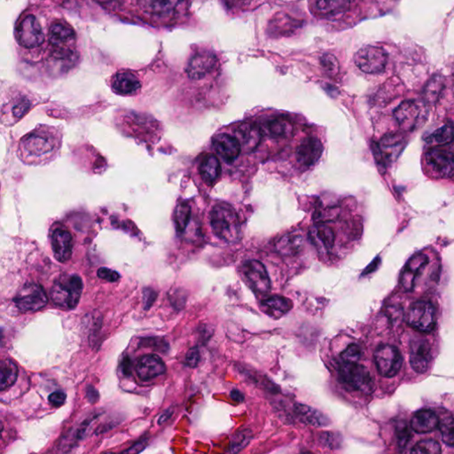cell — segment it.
Returning a JSON list of instances; mask_svg holds the SVG:
<instances>
[{"label":"cell","mask_w":454,"mask_h":454,"mask_svg":"<svg viewBox=\"0 0 454 454\" xmlns=\"http://www.w3.org/2000/svg\"><path fill=\"white\" fill-rule=\"evenodd\" d=\"M218 62V58L212 52H198L191 58L186 68L187 74L190 78L199 80L215 70Z\"/></svg>","instance_id":"8fae6325"},{"label":"cell","mask_w":454,"mask_h":454,"mask_svg":"<svg viewBox=\"0 0 454 454\" xmlns=\"http://www.w3.org/2000/svg\"><path fill=\"white\" fill-rule=\"evenodd\" d=\"M173 411L172 410H168L166 411V412L163 413V416L160 417L159 422H158V424L161 425L163 423H166L167 420H169L170 416H172L173 414Z\"/></svg>","instance_id":"db71d44e"},{"label":"cell","mask_w":454,"mask_h":454,"mask_svg":"<svg viewBox=\"0 0 454 454\" xmlns=\"http://www.w3.org/2000/svg\"><path fill=\"white\" fill-rule=\"evenodd\" d=\"M200 361V353L199 349L193 347L190 349L186 355V364L191 368L198 367Z\"/></svg>","instance_id":"f6af8a7d"},{"label":"cell","mask_w":454,"mask_h":454,"mask_svg":"<svg viewBox=\"0 0 454 454\" xmlns=\"http://www.w3.org/2000/svg\"><path fill=\"white\" fill-rule=\"evenodd\" d=\"M51 246L54 258L59 262H68L71 258L72 252H73V237L68 230L55 229L52 233Z\"/></svg>","instance_id":"5bb4252c"},{"label":"cell","mask_w":454,"mask_h":454,"mask_svg":"<svg viewBox=\"0 0 454 454\" xmlns=\"http://www.w3.org/2000/svg\"><path fill=\"white\" fill-rule=\"evenodd\" d=\"M454 139V129L452 124H446L443 127L435 131L427 138V143L434 145H446L452 142Z\"/></svg>","instance_id":"e575fe53"},{"label":"cell","mask_w":454,"mask_h":454,"mask_svg":"<svg viewBox=\"0 0 454 454\" xmlns=\"http://www.w3.org/2000/svg\"><path fill=\"white\" fill-rule=\"evenodd\" d=\"M140 87L139 79L130 72H120L115 75L112 80V89L115 93L124 96L136 94Z\"/></svg>","instance_id":"44dd1931"},{"label":"cell","mask_w":454,"mask_h":454,"mask_svg":"<svg viewBox=\"0 0 454 454\" xmlns=\"http://www.w3.org/2000/svg\"><path fill=\"white\" fill-rule=\"evenodd\" d=\"M261 306L265 308V314L272 317L279 318L292 310L293 302L291 299L282 295H274L263 300Z\"/></svg>","instance_id":"484cf974"},{"label":"cell","mask_w":454,"mask_h":454,"mask_svg":"<svg viewBox=\"0 0 454 454\" xmlns=\"http://www.w3.org/2000/svg\"><path fill=\"white\" fill-rule=\"evenodd\" d=\"M191 218V208L189 204L180 203L177 207L175 212V223L177 229L179 232L185 231L187 225L190 221Z\"/></svg>","instance_id":"8d00e7d4"},{"label":"cell","mask_w":454,"mask_h":454,"mask_svg":"<svg viewBox=\"0 0 454 454\" xmlns=\"http://www.w3.org/2000/svg\"><path fill=\"white\" fill-rule=\"evenodd\" d=\"M314 237L317 240V243L323 247L325 251H330L333 249L335 241V235L333 229L327 225H318L315 226Z\"/></svg>","instance_id":"d6a6232c"},{"label":"cell","mask_w":454,"mask_h":454,"mask_svg":"<svg viewBox=\"0 0 454 454\" xmlns=\"http://www.w3.org/2000/svg\"><path fill=\"white\" fill-rule=\"evenodd\" d=\"M439 425V417L430 410L418 411L411 420V426L417 433L430 432V431L436 430Z\"/></svg>","instance_id":"cb8c5ba5"},{"label":"cell","mask_w":454,"mask_h":454,"mask_svg":"<svg viewBox=\"0 0 454 454\" xmlns=\"http://www.w3.org/2000/svg\"><path fill=\"white\" fill-rule=\"evenodd\" d=\"M378 264H379V258L374 260V261L372 263V264L369 266H368V268L366 270H365L363 274L364 275L368 274H370V272H374V270L377 268Z\"/></svg>","instance_id":"f5cc1de1"},{"label":"cell","mask_w":454,"mask_h":454,"mask_svg":"<svg viewBox=\"0 0 454 454\" xmlns=\"http://www.w3.org/2000/svg\"><path fill=\"white\" fill-rule=\"evenodd\" d=\"M87 397L90 400L91 403L96 402L98 399V394L97 390L94 389L93 386H89L87 388Z\"/></svg>","instance_id":"681fc988"},{"label":"cell","mask_w":454,"mask_h":454,"mask_svg":"<svg viewBox=\"0 0 454 454\" xmlns=\"http://www.w3.org/2000/svg\"><path fill=\"white\" fill-rule=\"evenodd\" d=\"M243 272L256 291L265 294L271 289V279L268 270L261 262L258 260L247 261L243 265Z\"/></svg>","instance_id":"4fadbf2b"},{"label":"cell","mask_w":454,"mask_h":454,"mask_svg":"<svg viewBox=\"0 0 454 454\" xmlns=\"http://www.w3.org/2000/svg\"><path fill=\"white\" fill-rule=\"evenodd\" d=\"M31 107V101L29 98L25 96L16 98L11 106L9 108V111L6 114V117L11 119L12 122H17L24 117L28 113L29 108Z\"/></svg>","instance_id":"836d02e7"},{"label":"cell","mask_w":454,"mask_h":454,"mask_svg":"<svg viewBox=\"0 0 454 454\" xmlns=\"http://www.w3.org/2000/svg\"><path fill=\"white\" fill-rule=\"evenodd\" d=\"M323 153V145L316 137H307L299 145L297 154V160L302 166L311 167L314 166Z\"/></svg>","instance_id":"9a60e30c"},{"label":"cell","mask_w":454,"mask_h":454,"mask_svg":"<svg viewBox=\"0 0 454 454\" xmlns=\"http://www.w3.org/2000/svg\"><path fill=\"white\" fill-rule=\"evenodd\" d=\"M122 368H123L124 374H126V376L131 374V362L129 358H124V360L123 361V365H122Z\"/></svg>","instance_id":"816d5d0a"},{"label":"cell","mask_w":454,"mask_h":454,"mask_svg":"<svg viewBox=\"0 0 454 454\" xmlns=\"http://www.w3.org/2000/svg\"><path fill=\"white\" fill-rule=\"evenodd\" d=\"M321 64L323 70L329 75H335L339 71V64L337 59L332 54H325L322 56Z\"/></svg>","instance_id":"60d3db41"},{"label":"cell","mask_w":454,"mask_h":454,"mask_svg":"<svg viewBox=\"0 0 454 454\" xmlns=\"http://www.w3.org/2000/svg\"><path fill=\"white\" fill-rule=\"evenodd\" d=\"M75 32L68 25L56 22L49 29V41L55 47H64L74 41Z\"/></svg>","instance_id":"f1b7e54d"},{"label":"cell","mask_w":454,"mask_h":454,"mask_svg":"<svg viewBox=\"0 0 454 454\" xmlns=\"http://www.w3.org/2000/svg\"><path fill=\"white\" fill-rule=\"evenodd\" d=\"M97 275L98 278L105 279L108 282H117L120 279V274L117 272L106 268L98 269Z\"/></svg>","instance_id":"ee69618b"},{"label":"cell","mask_w":454,"mask_h":454,"mask_svg":"<svg viewBox=\"0 0 454 454\" xmlns=\"http://www.w3.org/2000/svg\"><path fill=\"white\" fill-rule=\"evenodd\" d=\"M315 5L320 14L335 15L347 11L350 0H315Z\"/></svg>","instance_id":"4dcf8cb0"},{"label":"cell","mask_w":454,"mask_h":454,"mask_svg":"<svg viewBox=\"0 0 454 454\" xmlns=\"http://www.w3.org/2000/svg\"><path fill=\"white\" fill-rule=\"evenodd\" d=\"M182 0H138V4L143 11L150 15L170 14Z\"/></svg>","instance_id":"4316f807"},{"label":"cell","mask_w":454,"mask_h":454,"mask_svg":"<svg viewBox=\"0 0 454 454\" xmlns=\"http://www.w3.org/2000/svg\"><path fill=\"white\" fill-rule=\"evenodd\" d=\"M166 367L157 355H146L138 361L136 372L142 381H149L166 373Z\"/></svg>","instance_id":"ac0fdd59"},{"label":"cell","mask_w":454,"mask_h":454,"mask_svg":"<svg viewBox=\"0 0 454 454\" xmlns=\"http://www.w3.org/2000/svg\"><path fill=\"white\" fill-rule=\"evenodd\" d=\"M304 245V237L300 233L294 232L282 236L276 243V249L279 254L292 256L300 253Z\"/></svg>","instance_id":"d4e9b609"},{"label":"cell","mask_w":454,"mask_h":454,"mask_svg":"<svg viewBox=\"0 0 454 454\" xmlns=\"http://www.w3.org/2000/svg\"><path fill=\"white\" fill-rule=\"evenodd\" d=\"M407 321L416 330L430 333L436 327L435 308L430 302H414L408 311Z\"/></svg>","instance_id":"8992f818"},{"label":"cell","mask_w":454,"mask_h":454,"mask_svg":"<svg viewBox=\"0 0 454 454\" xmlns=\"http://www.w3.org/2000/svg\"><path fill=\"white\" fill-rule=\"evenodd\" d=\"M374 360L378 372L384 377H393L402 367L403 358L399 349L393 345L383 344L374 353Z\"/></svg>","instance_id":"ba28073f"},{"label":"cell","mask_w":454,"mask_h":454,"mask_svg":"<svg viewBox=\"0 0 454 454\" xmlns=\"http://www.w3.org/2000/svg\"><path fill=\"white\" fill-rule=\"evenodd\" d=\"M427 264H429V258L423 253L414 255L409 259L400 276V284L406 291H413L418 276Z\"/></svg>","instance_id":"e0dca14e"},{"label":"cell","mask_w":454,"mask_h":454,"mask_svg":"<svg viewBox=\"0 0 454 454\" xmlns=\"http://www.w3.org/2000/svg\"><path fill=\"white\" fill-rule=\"evenodd\" d=\"M14 302L16 307L22 312H32L41 310L47 305L48 298L44 288L38 283L29 282L22 286L16 294Z\"/></svg>","instance_id":"5b68a950"},{"label":"cell","mask_w":454,"mask_h":454,"mask_svg":"<svg viewBox=\"0 0 454 454\" xmlns=\"http://www.w3.org/2000/svg\"><path fill=\"white\" fill-rule=\"evenodd\" d=\"M295 416L302 423L312 427H325L330 423V420L323 413L304 404H297L294 407Z\"/></svg>","instance_id":"7402d4cb"},{"label":"cell","mask_w":454,"mask_h":454,"mask_svg":"<svg viewBox=\"0 0 454 454\" xmlns=\"http://www.w3.org/2000/svg\"><path fill=\"white\" fill-rule=\"evenodd\" d=\"M441 89H442V81L440 78H434L427 85L426 89V98L430 102H434L437 100L440 94Z\"/></svg>","instance_id":"b9f144b4"},{"label":"cell","mask_w":454,"mask_h":454,"mask_svg":"<svg viewBox=\"0 0 454 454\" xmlns=\"http://www.w3.org/2000/svg\"><path fill=\"white\" fill-rule=\"evenodd\" d=\"M431 360L430 346L427 340L414 341L411 344L410 364L418 374H423L427 370Z\"/></svg>","instance_id":"d6986e66"},{"label":"cell","mask_w":454,"mask_h":454,"mask_svg":"<svg viewBox=\"0 0 454 454\" xmlns=\"http://www.w3.org/2000/svg\"><path fill=\"white\" fill-rule=\"evenodd\" d=\"M252 432L251 430H245L237 432L232 437L230 442V452L233 453L241 452L251 442Z\"/></svg>","instance_id":"d590c367"},{"label":"cell","mask_w":454,"mask_h":454,"mask_svg":"<svg viewBox=\"0 0 454 454\" xmlns=\"http://www.w3.org/2000/svg\"><path fill=\"white\" fill-rule=\"evenodd\" d=\"M411 452L413 453L439 454L441 446L435 440H423L417 443Z\"/></svg>","instance_id":"f35d334b"},{"label":"cell","mask_w":454,"mask_h":454,"mask_svg":"<svg viewBox=\"0 0 454 454\" xmlns=\"http://www.w3.org/2000/svg\"><path fill=\"white\" fill-rule=\"evenodd\" d=\"M0 390L4 391L8 388L12 387L17 381L19 370L17 366L10 360H6L1 362L0 367Z\"/></svg>","instance_id":"1f68e13d"},{"label":"cell","mask_w":454,"mask_h":454,"mask_svg":"<svg viewBox=\"0 0 454 454\" xmlns=\"http://www.w3.org/2000/svg\"><path fill=\"white\" fill-rule=\"evenodd\" d=\"M268 133L274 139H288L294 133V127L284 117H276L266 124Z\"/></svg>","instance_id":"f546056e"},{"label":"cell","mask_w":454,"mask_h":454,"mask_svg":"<svg viewBox=\"0 0 454 454\" xmlns=\"http://www.w3.org/2000/svg\"><path fill=\"white\" fill-rule=\"evenodd\" d=\"M16 38L22 47L34 49L41 47L45 41V36L35 16L28 15L22 20L16 29Z\"/></svg>","instance_id":"9c48e42d"},{"label":"cell","mask_w":454,"mask_h":454,"mask_svg":"<svg viewBox=\"0 0 454 454\" xmlns=\"http://www.w3.org/2000/svg\"><path fill=\"white\" fill-rule=\"evenodd\" d=\"M426 164L434 175L441 179L454 176V156L446 150L433 149L427 151Z\"/></svg>","instance_id":"30bf717a"},{"label":"cell","mask_w":454,"mask_h":454,"mask_svg":"<svg viewBox=\"0 0 454 454\" xmlns=\"http://www.w3.org/2000/svg\"><path fill=\"white\" fill-rule=\"evenodd\" d=\"M339 379L351 390L369 395L376 389L369 370L358 362H344L338 370Z\"/></svg>","instance_id":"277c9868"},{"label":"cell","mask_w":454,"mask_h":454,"mask_svg":"<svg viewBox=\"0 0 454 454\" xmlns=\"http://www.w3.org/2000/svg\"><path fill=\"white\" fill-rule=\"evenodd\" d=\"M362 355L361 349L357 344H351L341 354L344 362H358Z\"/></svg>","instance_id":"7bdbcfd3"},{"label":"cell","mask_w":454,"mask_h":454,"mask_svg":"<svg viewBox=\"0 0 454 454\" xmlns=\"http://www.w3.org/2000/svg\"><path fill=\"white\" fill-rule=\"evenodd\" d=\"M157 293L152 288H145L143 291V306L145 310H149L156 301Z\"/></svg>","instance_id":"bcb514c9"},{"label":"cell","mask_w":454,"mask_h":454,"mask_svg":"<svg viewBox=\"0 0 454 454\" xmlns=\"http://www.w3.org/2000/svg\"><path fill=\"white\" fill-rule=\"evenodd\" d=\"M230 396H231L232 400L236 401V402L238 403H241L243 400H244V396H243L241 391L238 390H232L231 393H230Z\"/></svg>","instance_id":"f907efd6"},{"label":"cell","mask_w":454,"mask_h":454,"mask_svg":"<svg viewBox=\"0 0 454 454\" xmlns=\"http://www.w3.org/2000/svg\"><path fill=\"white\" fill-rule=\"evenodd\" d=\"M235 138L241 144L242 151L252 152L261 142L262 131L256 124H243L237 128Z\"/></svg>","instance_id":"ffe728a7"},{"label":"cell","mask_w":454,"mask_h":454,"mask_svg":"<svg viewBox=\"0 0 454 454\" xmlns=\"http://www.w3.org/2000/svg\"><path fill=\"white\" fill-rule=\"evenodd\" d=\"M212 145L216 152L227 163L235 162L242 152L241 144L229 134L219 133L213 138Z\"/></svg>","instance_id":"2e32d148"},{"label":"cell","mask_w":454,"mask_h":454,"mask_svg":"<svg viewBox=\"0 0 454 454\" xmlns=\"http://www.w3.org/2000/svg\"><path fill=\"white\" fill-rule=\"evenodd\" d=\"M320 442L327 448L337 449L341 446V435L334 432H322L320 436Z\"/></svg>","instance_id":"ab89813d"},{"label":"cell","mask_w":454,"mask_h":454,"mask_svg":"<svg viewBox=\"0 0 454 454\" xmlns=\"http://www.w3.org/2000/svg\"><path fill=\"white\" fill-rule=\"evenodd\" d=\"M372 149H373L374 159H376V163L378 168H379L380 172L384 173L385 163L386 162H385L383 154H381L379 145L373 143V145H372Z\"/></svg>","instance_id":"7dc6e473"},{"label":"cell","mask_w":454,"mask_h":454,"mask_svg":"<svg viewBox=\"0 0 454 454\" xmlns=\"http://www.w3.org/2000/svg\"><path fill=\"white\" fill-rule=\"evenodd\" d=\"M66 394L64 393H61V391H57V393H54L49 396V402H50L52 406L54 407H61L62 404H64L66 401Z\"/></svg>","instance_id":"c3c4849f"},{"label":"cell","mask_w":454,"mask_h":454,"mask_svg":"<svg viewBox=\"0 0 454 454\" xmlns=\"http://www.w3.org/2000/svg\"><path fill=\"white\" fill-rule=\"evenodd\" d=\"M83 288V281L78 275L64 276L52 285L50 297L56 305L66 309H74L80 301Z\"/></svg>","instance_id":"3957f363"},{"label":"cell","mask_w":454,"mask_h":454,"mask_svg":"<svg viewBox=\"0 0 454 454\" xmlns=\"http://www.w3.org/2000/svg\"><path fill=\"white\" fill-rule=\"evenodd\" d=\"M355 64L367 74H378L385 70L388 62L387 52L383 48L367 45L355 54Z\"/></svg>","instance_id":"52a82bcc"},{"label":"cell","mask_w":454,"mask_h":454,"mask_svg":"<svg viewBox=\"0 0 454 454\" xmlns=\"http://www.w3.org/2000/svg\"><path fill=\"white\" fill-rule=\"evenodd\" d=\"M200 177L204 182L208 185H212L221 175V164L219 160L213 154L207 156L200 163Z\"/></svg>","instance_id":"83f0119b"},{"label":"cell","mask_w":454,"mask_h":454,"mask_svg":"<svg viewBox=\"0 0 454 454\" xmlns=\"http://www.w3.org/2000/svg\"><path fill=\"white\" fill-rule=\"evenodd\" d=\"M394 117L404 131H413L419 126L423 117L422 108L416 101H404L394 111Z\"/></svg>","instance_id":"7c38bea8"},{"label":"cell","mask_w":454,"mask_h":454,"mask_svg":"<svg viewBox=\"0 0 454 454\" xmlns=\"http://www.w3.org/2000/svg\"><path fill=\"white\" fill-rule=\"evenodd\" d=\"M210 225L215 235L227 243H236L242 238L241 224L235 210L227 203L217 204L210 213Z\"/></svg>","instance_id":"7a4b0ae2"},{"label":"cell","mask_w":454,"mask_h":454,"mask_svg":"<svg viewBox=\"0 0 454 454\" xmlns=\"http://www.w3.org/2000/svg\"><path fill=\"white\" fill-rule=\"evenodd\" d=\"M404 138L401 134H389L383 137L379 145L385 162L397 159L404 147Z\"/></svg>","instance_id":"603a6c76"},{"label":"cell","mask_w":454,"mask_h":454,"mask_svg":"<svg viewBox=\"0 0 454 454\" xmlns=\"http://www.w3.org/2000/svg\"><path fill=\"white\" fill-rule=\"evenodd\" d=\"M60 147L61 137L57 131L43 126L22 138L18 154L22 162L39 166L54 159Z\"/></svg>","instance_id":"6da1fadb"},{"label":"cell","mask_w":454,"mask_h":454,"mask_svg":"<svg viewBox=\"0 0 454 454\" xmlns=\"http://www.w3.org/2000/svg\"><path fill=\"white\" fill-rule=\"evenodd\" d=\"M440 432L446 445L454 446V419L446 418L439 423Z\"/></svg>","instance_id":"74e56055"},{"label":"cell","mask_w":454,"mask_h":454,"mask_svg":"<svg viewBox=\"0 0 454 454\" xmlns=\"http://www.w3.org/2000/svg\"><path fill=\"white\" fill-rule=\"evenodd\" d=\"M137 448H140L141 451H142L144 449L143 442L137 444L136 446L131 447L130 450H127L126 453H137Z\"/></svg>","instance_id":"11a10c76"}]
</instances>
